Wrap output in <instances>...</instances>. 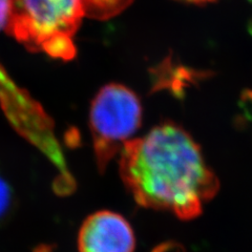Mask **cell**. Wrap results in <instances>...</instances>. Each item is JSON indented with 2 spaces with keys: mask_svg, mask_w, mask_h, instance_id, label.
Returning <instances> with one entry per match:
<instances>
[{
  "mask_svg": "<svg viewBox=\"0 0 252 252\" xmlns=\"http://www.w3.org/2000/svg\"><path fill=\"white\" fill-rule=\"evenodd\" d=\"M179 1H183V2H187V3H194V4H204V3L215 1V0H179Z\"/></svg>",
  "mask_w": 252,
  "mask_h": 252,
  "instance_id": "ba28073f",
  "label": "cell"
},
{
  "mask_svg": "<svg viewBox=\"0 0 252 252\" xmlns=\"http://www.w3.org/2000/svg\"><path fill=\"white\" fill-rule=\"evenodd\" d=\"M11 0H0V30L5 29L10 18Z\"/></svg>",
  "mask_w": 252,
  "mask_h": 252,
  "instance_id": "52a82bcc",
  "label": "cell"
},
{
  "mask_svg": "<svg viewBox=\"0 0 252 252\" xmlns=\"http://www.w3.org/2000/svg\"><path fill=\"white\" fill-rule=\"evenodd\" d=\"M89 12L91 0H11L5 31L29 51L72 60L75 35Z\"/></svg>",
  "mask_w": 252,
  "mask_h": 252,
  "instance_id": "7a4b0ae2",
  "label": "cell"
},
{
  "mask_svg": "<svg viewBox=\"0 0 252 252\" xmlns=\"http://www.w3.org/2000/svg\"><path fill=\"white\" fill-rule=\"evenodd\" d=\"M136 236L121 215L100 210L83 222L78 233L79 252H133Z\"/></svg>",
  "mask_w": 252,
  "mask_h": 252,
  "instance_id": "5b68a950",
  "label": "cell"
},
{
  "mask_svg": "<svg viewBox=\"0 0 252 252\" xmlns=\"http://www.w3.org/2000/svg\"><path fill=\"white\" fill-rule=\"evenodd\" d=\"M12 201V190L10 186L2 178H0V223L9 216Z\"/></svg>",
  "mask_w": 252,
  "mask_h": 252,
  "instance_id": "8992f818",
  "label": "cell"
},
{
  "mask_svg": "<svg viewBox=\"0 0 252 252\" xmlns=\"http://www.w3.org/2000/svg\"><path fill=\"white\" fill-rule=\"evenodd\" d=\"M142 105L137 94L122 84L102 88L92 102L90 128L98 167L104 170L121 152L126 142L139 130Z\"/></svg>",
  "mask_w": 252,
  "mask_h": 252,
  "instance_id": "3957f363",
  "label": "cell"
},
{
  "mask_svg": "<svg viewBox=\"0 0 252 252\" xmlns=\"http://www.w3.org/2000/svg\"><path fill=\"white\" fill-rule=\"evenodd\" d=\"M0 102L11 125L34 146L46 144L55 133L54 123L43 107L16 84L0 65Z\"/></svg>",
  "mask_w": 252,
  "mask_h": 252,
  "instance_id": "277c9868",
  "label": "cell"
},
{
  "mask_svg": "<svg viewBox=\"0 0 252 252\" xmlns=\"http://www.w3.org/2000/svg\"><path fill=\"white\" fill-rule=\"evenodd\" d=\"M119 166L125 186L139 205L182 220L201 216L204 204L219 191V180L198 143L169 122L126 142Z\"/></svg>",
  "mask_w": 252,
  "mask_h": 252,
  "instance_id": "6da1fadb",
  "label": "cell"
}]
</instances>
